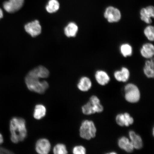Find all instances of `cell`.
<instances>
[{
  "label": "cell",
  "mask_w": 154,
  "mask_h": 154,
  "mask_svg": "<svg viewBox=\"0 0 154 154\" xmlns=\"http://www.w3.org/2000/svg\"><path fill=\"white\" fill-rule=\"evenodd\" d=\"M11 141L14 143L22 142L26 139L27 135L26 122L20 117H13L10 123Z\"/></svg>",
  "instance_id": "1"
},
{
  "label": "cell",
  "mask_w": 154,
  "mask_h": 154,
  "mask_svg": "<svg viewBox=\"0 0 154 154\" xmlns=\"http://www.w3.org/2000/svg\"><path fill=\"white\" fill-rule=\"evenodd\" d=\"M40 79L29 72L25 78V82L28 89L36 93L44 94L49 88V85L46 81H41Z\"/></svg>",
  "instance_id": "2"
},
{
  "label": "cell",
  "mask_w": 154,
  "mask_h": 154,
  "mask_svg": "<svg viewBox=\"0 0 154 154\" xmlns=\"http://www.w3.org/2000/svg\"><path fill=\"white\" fill-rule=\"evenodd\" d=\"M97 129L94 123L92 121L85 120L83 121L80 128L81 137L89 140L95 137Z\"/></svg>",
  "instance_id": "3"
},
{
  "label": "cell",
  "mask_w": 154,
  "mask_h": 154,
  "mask_svg": "<svg viewBox=\"0 0 154 154\" xmlns=\"http://www.w3.org/2000/svg\"><path fill=\"white\" fill-rule=\"evenodd\" d=\"M125 97L126 100L131 103H135L139 101L140 94L139 88L135 85L129 83L124 88Z\"/></svg>",
  "instance_id": "4"
},
{
  "label": "cell",
  "mask_w": 154,
  "mask_h": 154,
  "mask_svg": "<svg viewBox=\"0 0 154 154\" xmlns=\"http://www.w3.org/2000/svg\"><path fill=\"white\" fill-rule=\"evenodd\" d=\"M103 16L108 22L110 23L118 22L122 18V14L120 10L111 6L106 8Z\"/></svg>",
  "instance_id": "5"
},
{
  "label": "cell",
  "mask_w": 154,
  "mask_h": 154,
  "mask_svg": "<svg viewBox=\"0 0 154 154\" xmlns=\"http://www.w3.org/2000/svg\"><path fill=\"white\" fill-rule=\"evenodd\" d=\"M154 17V8L150 5L140 9V18L142 21L148 25L152 22V19Z\"/></svg>",
  "instance_id": "6"
},
{
  "label": "cell",
  "mask_w": 154,
  "mask_h": 154,
  "mask_svg": "<svg viewBox=\"0 0 154 154\" xmlns=\"http://www.w3.org/2000/svg\"><path fill=\"white\" fill-rule=\"evenodd\" d=\"M24 0H9L3 4L5 10L9 13H14L18 11L22 7Z\"/></svg>",
  "instance_id": "7"
},
{
  "label": "cell",
  "mask_w": 154,
  "mask_h": 154,
  "mask_svg": "<svg viewBox=\"0 0 154 154\" xmlns=\"http://www.w3.org/2000/svg\"><path fill=\"white\" fill-rule=\"evenodd\" d=\"M24 29L32 37L39 35L42 32V27L38 20L26 24L24 26Z\"/></svg>",
  "instance_id": "8"
},
{
  "label": "cell",
  "mask_w": 154,
  "mask_h": 154,
  "mask_svg": "<svg viewBox=\"0 0 154 154\" xmlns=\"http://www.w3.org/2000/svg\"><path fill=\"white\" fill-rule=\"evenodd\" d=\"M51 149V143L49 140L46 138H41L36 142L35 150L38 154H48Z\"/></svg>",
  "instance_id": "9"
},
{
  "label": "cell",
  "mask_w": 154,
  "mask_h": 154,
  "mask_svg": "<svg viewBox=\"0 0 154 154\" xmlns=\"http://www.w3.org/2000/svg\"><path fill=\"white\" fill-rule=\"evenodd\" d=\"M116 121L117 125L121 127H128L134 123L133 118L129 113L127 112L117 115L116 117Z\"/></svg>",
  "instance_id": "10"
},
{
  "label": "cell",
  "mask_w": 154,
  "mask_h": 154,
  "mask_svg": "<svg viewBox=\"0 0 154 154\" xmlns=\"http://www.w3.org/2000/svg\"><path fill=\"white\" fill-rule=\"evenodd\" d=\"M114 78L117 81L125 82L130 78V73L129 69L126 67H123L120 70L116 71L114 73Z\"/></svg>",
  "instance_id": "11"
},
{
  "label": "cell",
  "mask_w": 154,
  "mask_h": 154,
  "mask_svg": "<svg viewBox=\"0 0 154 154\" xmlns=\"http://www.w3.org/2000/svg\"><path fill=\"white\" fill-rule=\"evenodd\" d=\"M140 55L144 58L149 59L152 58L154 55V46L151 43H146L142 46L140 50Z\"/></svg>",
  "instance_id": "12"
},
{
  "label": "cell",
  "mask_w": 154,
  "mask_h": 154,
  "mask_svg": "<svg viewBox=\"0 0 154 154\" xmlns=\"http://www.w3.org/2000/svg\"><path fill=\"white\" fill-rule=\"evenodd\" d=\"M95 77L96 82L100 85L104 86L108 84L110 80V77L105 71L98 70L95 73Z\"/></svg>",
  "instance_id": "13"
},
{
  "label": "cell",
  "mask_w": 154,
  "mask_h": 154,
  "mask_svg": "<svg viewBox=\"0 0 154 154\" xmlns=\"http://www.w3.org/2000/svg\"><path fill=\"white\" fill-rule=\"evenodd\" d=\"M118 144L121 149L124 150L128 153H131L134 151L133 144L129 139L126 137L123 136L118 140Z\"/></svg>",
  "instance_id": "14"
},
{
  "label": "cell",
  "mask_w": 154,
  "mask_h": 154,
  "mask_svg": "<svg viewBox=\"0 0 154 154\" xmlns=\"http://www.w3.org/2000/svg\"><path fill=\"white\" fill-rule=\"evenodd\" d=\"M129 136L130 141L133 144L134 149H141L143 147V143L141 137L132 130L129 132Z\"/></svg>",
  "instance_id": "15"
},
{
  "label": "cell",
  "mask_w": 154,
  "mask_h": 154,
  "mask_svg": "<svg viewBox=\"0 0 154 154\" xmlns=\"http://www.w3.org/2000/svg\"><path fill=\"white\" fill-rule=\"evenodd\" d=\"M143 72L148 78H153L154 77V62L153 58L147 59L144 63Z\"/></svg>",
  "instance_id": "16"
},
{
  "label": "cell",
  "mask_w": 154,
  "mask_h": 154,
  "mask_svg": "<svg viewBox=\"0 0 154 154\" xmlns=\"http://www.w3.org/2000/svg\"><path fill=\"white\" fill-rule=\"evenodd\" d=\"M92 83L90 79L86 76L82 77L78 82V88L81 91L86 92L91 88Z\"/></svg>",
  "instance_id": "17"
},
{
  "label": "cell",
  "mask_w": 154,
  "mask_h": 154,
  "mask_svg": "<svg viewBox=\"0 0 154 154\" xmlns=\"http://www.w3.org/2000/svg\"><path fill=\"white\" fill-rule=\"evenodd\" d=\"M78 25L74 22H71L65 28L64 33L67 37H75L78 33Z\"/></svg>",
  "instance_id": "18"
},
{
  "label": "cell",
  "mask_w": 154,
  "mask_h": 154,
  "mask_svg": "<svg viewBox=\"0 0 154 154\" xmlns=\"http://www.w3.org/2000/svg\"><path fill=\"white\" fill-rule=\"evenodd\" d=\"M29 72L41 79L47 78L49 75V70L45 67L42 66L36 67Z\"/></svg>",
  "instance_id": "19"
},
{
  "label": "cell",
  "mask_w": 154,
  "mask_h": 154,
  "mask_svg": "<svg viewBox=\"0 0 154 154\" xmlns=\"http://www.w3.org/2000/svg\"><path fill=\"white\" fill-rule=\"evenodd\" d=\"M46 108L45 106L42 104H38L35 107L33 116L36 120H40L45 116Z\"/></svg>",
  "instance_id": "20"
},
{
  "label": "cell",
  "mask_w": 154,
  "mask_h": 154,
  "mask_svg": "<svg viewBox=\"0 0 154 154\" xmlns=\"http://www.w3.org/2000/svg\"><path fill=\"white\" fill-rule=\"evenodd\" d=\"M93 106L94 110L96 113H101L103 110V107L100 103V101L97 96L93 95L90 97V101Z\"/></svg>",
  "instance_id": "21"
},
{
  "label": "cell",
  "mask_w": 154,
  "mask_h": 154,
  "mask_svg": "<svg viewBox=\"0 0 154 154\" xmlns=\"http://www.w3.org/2000/svg\"><path fill=\"white\" fill-rule=\"evenodd\" d=\"M120 51L123 57H127L131 56L133 54L132 46L128 43H123L120 45Z\"/></svg>",
  "instance_id": "22"
},
{
  "label": "cell",
  "mask_w": 154,
  "mask_h": 154,
  "mask_svg": "<svg viewBox=\"0 0 154 154\" xmlns=\"http://www.w3.org/2000/svg\"><path fill=\"white\" fill-rule=\"evenodd\" d=\"M59 7V3L57 0H50L46 9L48 13H53L58 10Z\"/></svg>",
  "instance_id": "23"
},
{
  "label": "cell",
  "mask_w": 154,
  "mask_h": 154,
  "mask_svg": "<svg viewBox=\"0 0 154 154\" xmlns=\"http://www.w3.org/2000/svg\"><path fill=\"white\" fill-rule=\"evenodd\" d=\"M145 37L150 42H153L154 40V28L150 24L146 26L143 30Z\"/></svg>",
  "instance_id": "24"
},
{
  "label": "cell",
  "mask_w": 154,
  "mask_h": 154,
  "mask_svg": "<svg viewBox=\"0 0 154 154\" xmlns=\"http://www.w3.org/2000/svg\"><path fill=\"white\" fill-rule=\"evenodd\" d=\"M53 153L55 154H66L68 153L66 146L64 144L59 143L56 145L53 150Z\"/></svg>",
  "instance_id": "25"
},
{
  "label": "cell",
  "mask_w": 154,
  "mask_h": 154,
  "mask_svg": "<svg viewBox=\"0 0 154 154\" xmlns=\"http://www.w3.org/2000/svg\"><path fill=\"white\" fill-rule=\"evenodd\" d=\"M82 109V112L84 115H89L95 113L93 106L90 101L88 102L85 105L83 106Z\"/></svg>",
  "instance_id": "26"
},
{
  "label": "cell",
  "mask_w": 154,
  "mask_h": 154,
  "mask_svg": "<svg viewBox=\"0 0 154 154\" xmlns=\"http://www.w3.org/2000/svg\"><path fill=\"white\" fill-rule=\"evenodd\" d=\"M72 152L74 154H85L86 151L83 146H77L73 148Z\"/></svg>",
  "instance_id": "27"
},
{
  "label": "cell",
  "mask_w": 154,
  "mask_h": 154,
  "mask_svg": "<svg viewBox=\"0 0 154 154\" xmlns=\"http://www.w3.org/2000/svg\"><path fill=\"white\" fill-rule=\"evenodd\" d=\"M12 153L11 151L3 147H0V154H11Z\"/></svg>",
  "instance_id": "28"
},
{
  "label": "cell",
  "mask_w": 154,
  "mask_h": 154,
  "mask_svg": "<svg viewBox=\"0 0 154 154\" xmlns=\"http://www.w3.org/2000/svg\"><path fill=\"white\" fill-rule=\"evenodd\" d=\"M3 136L2 134L0 133V144H1L3 143Z\"/></svg>",
  "instance_id": "29"
},
{
  "label": "cell",
  "mask_w": 154,
  "mask_h": 154,
  "mask_svg": "<svg viewBox=\"0 0 154 154\" xmlns=\"http://www.w3.org/2000/svg\"><path fill=\"white\" fill-rule=\"evenodd\" d=\"M3 16V13L2 10L0 8V19L2 18Z\"/></svg>",
  "instance_id": "30"
}]
</instances>
